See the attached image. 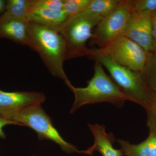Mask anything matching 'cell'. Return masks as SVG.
Instances as JSON below:
<instances>
[{
  "label": "cell",
  "instance_id": "cell-1",
  "mask_svg": "<svg viewBox=\"0 0 156 156\" xmlns=\"http://www.w3.org/2000/svg\"><path fill=\"white\" fill-rule=\"evenodd\" d=\"M28 22L32 50L38 53L51 74L64 81L72 91L74 87L63 69L66 48L61 34L58 30Z\"/></svg>",
  "mask_w": 156,
  "mask_h": 156
},
{
  "label": "cell",
  "instance_id": "cell-2",
  "mask_svg": "<svg viewBox=\"0 0 156 156\" xmlns=\"http://www.w3.org/2000/svg\"><path fill=\"white\" fill-rule=\"evenodd\" d=\"M86 56L106 68L113 80L122 89L128 100L141 105L146 110L149 108L152 92L148 87L142 72L117 64L94 48H89Z\"/></svg>",
  "mask_w": 156,
  "mask_h": 156
},
{
  "label": "cell",
  "instance_id": "cell-3",
  "mask_svg": "<svg viewBox=\"0 0 156 156\" xmlns=\"http://www.w3.org/2000/svg\"><path fill=\"white\" fill-rule=\"evenodd\" d=\"M103 67L95 62L94 75L87 81V87H73L72 91L74 94L75 100L70 113L86 105L105 102L120 107L128 100L122 89L104 71Z\"/></svg>",
  "mask_w": 156,
  "mask_h": 156
},
{
  "label": "cell",
  "instance_id": "cell-4",
  "mask_svg": "<svg viewBox=\"0 0 156 156\" xmlns=\"http://www.w3.org/2000/svg\"><path fill=\"white\" fill-rule=\"evenodd\" d=\"M103 17L79 13L68 18L58 30L66 45V60L86 56V43L92 38L93 29Z\"/></svg>",
  "mask_w": 156,
  "mask_h": 156
},
{
  "label": "cell",
  "instance_id": "cell-5",
  "mask_svg": "<svg viewBox=\"0 0 156 156\" xmlns=\"http://www.w3.org/2000/svg\"><path fill=\"white\" fill-rule=\"evenodd\" d=\"M41 105H33L23 110L13 121L20 126H27L36 132L40 140H49L57 144L63 151L68 154L81 153L76 147L63 139L52 120L42 108Z\"/></svg>",
  "mask_w": 156,
  "mask_h": 156
},
{
  "label": "cell",
  "instance_id": "cell-6",
  "mask_svg": "<svg viewBox=\"0 0 156 156\" xmlns=\"http://www.w3.org/2000/svg\"><path fill=\"white\" fill-rule=\"evenodd\" d=\"M133 12L132 0H121L117 8L98 24L90 44L103 48L122 35Z\"/></svg>",
  "mask_w": 156,
  "mask_h": 156
},
{
  "label": "cell",
  "instance_id": "cell-7",
  "mask_svg": "<svg viewBox=\"0 0 156 156\" xmlns=\"http://www.w3.org/2000/svg\"><path fill=\"white\" fill-rule=\"evenodd\" d=\"M117 64L142 72L147 53L139 45L124 36H121L102 48H94Z\"/></svg>",
  "mask_w": 156,
  "mask_h": 156
},
{
  "label": "cell",
  "instance_id": "cell-8",
  "mask_svg": "<svg viewBox=\"0 0 156 156\" xmlns=\"http://www.w3.org/2000/svg\"><path fill=\"white\" fill-rule=\"evenodd\" d=\"M45 100L46 96L42 92H5L0 90V116L14 121V118L23 110L41 105Z\"/></svg>",
  "mask_w": 156,
  "mask_h": 156
},
{
  "label": "cell",
  "instance_id": "cell-9",
  "mask_svg": "<svg viewBox=\"0 0 156 156\" xmlns=\"http://www.w3.org/2000/svg\"><path fill=\"white\" fill-rule=\"evenodd\" d=\"M152 14L133 12L122 35L139 45L147 53L152 52Z\"/></svg>",
  "mask_w": 156,
  "mask_h": 156
},
{
  "label": "cell",
  "instance_id": "cell-10",
  "mask_svg": "<svg viewBox=\"0 0 156 156\" xmlns=\"http://www.w3.org/2000/svg\"><path fill=\"white\" fill-rule=\"evenodd\" d=\"M2 37L28 46L32 50L29 34V22L27 19L0 17V38Z\"/></svg>",
  "mask_w": 156,
  "mask_h": 156
},
{
  "label": "cell",
  "instance_id": "cell-11",
  "mask_svg": "<svg viewBox=\"0 0 156 156\" xmlns=\"http://www.w3.org/2000/svg\"><path fill=\"white\" fill-rule=\"evenodd\" d=\"M90 131L94 137V143L87 150L81 151V153L92 155L95 151L100 153L102 156H123L122 150L115 149L113 147L115 136L112 133L105 132V126L98 124H88Z\"/></svg>",
  "mask_w": 156,
  "mask_h": 156
},
{
  "label": "cell",
  "instance_id": "cell-12",
  "mask_svg": "<svg viewBox=\"0 0 156 156\" xmlns=\"http://www.w3.org/2000/svg\"><path fill=\"white\" fill-rule=\"evenodd\" d=\"M63 10L53 11L38 7H32L27 17L28 22L58 30L67 19Z\"/></svg>",
  "mask_w": 156,
  "mask_h": 156
},
{
  "label": "cell",
  "instance_id": "cell-13",
  "mask_svg": "<svg viewBox=\"0 0 156 156\" xmlns=\"http://www.w3.org/2000/svg\"><path fill=\"white\" fill-rule=\"evenodd\" d=\"M148 128L150 131L148 136L139 144H132L127 140H117L123 156H156V126Z\"/></svg>",
  "mask_w": 156,
  "mask_h": 156
},
{
  "label": "cell",
  "instance_id": "cell-14",
  "mask_svg": "<svg viewBox=\"0 0 156 156\" xmlns=\"http://www.w3.org/2000/svg\"><path fill=\"white\" fill-rule=\"evenodd\" d=\"M32 7V0H8L5 11L0 17L27 19Z\"/></svg>",
  "mask_w": 156,
  "mask_h": 156
},
{
  "label": "cell",
  "instance_id": "cell-15",
  "mask_svg": "<svg viewBox=\"0 0 156 156\" xmlns=\"http://www.w3.org/2000/svg\"><path fill=\"white\" fill-rule=\"evenodd\" d=\"M121 0H92L89 7L80 13L98 15L103 17L112 12Z\"/></svg>",
  "mask_w": 156,
  "mask_h": 156
},
{
  "label": "cell",
  "instance_id": "cell-16",
  "mask_svg": "<svg viewBox=\"0 0 156 156\" xmlns=\"http://www.w3.org/2000/svg\"><path fill=\"white\" fill-rule=\"evenodd\" d=\"M142 73L151 91L156 92V51L147 53V59Z\"/></svg>",
  "mask_w": 156,
  "mask_h": 156
},
{
  "label": "cell",
  "instance_id": "cell-17",
  "mask_svg": "<svg viewBox=\"0 0 156 156\" xmlns=\"http://www.w3.org/2000/svg\"><path fill=\"white\" fill-rule=\"evenodd\" d=\"M92 1V0H64L63 11L69 18L87 9Z\"/></svg>",
  "mask_w": 156,
  "mask_h": 156
},
{
  "label": "cell",
  "instance_id": "cell-18",
  "mask_svg": "<svg viewBox=\"0 0 156 156\" xmlns=\"http://www.w3.org/2000/svg\"><path fill=\"white\" fill-rule=\"evenodd\" d=\"M133 11L136 13H156V0H132Z\"/></svg>",
  "mask_w": 156,
  "mask_h": 156
},
{
  "label": "cell",
  "instance_id": "cell-19",
  "mask_svg": "<svg viewBox=\"0 0 156 156\" xmlns=\"http://www.w3.org/2000/svg\"><path fill=\"white\" fill-rule=\"evenodd\" d=\"M64 0H32V7L61 11L63 10Z\"/></svg>",
  "mask_w": 156,
  "mask_h": 156
},
{
  "label": "cell",
  "instance_id": "cell-20",
  "mask_svg": "<svg viewBox=\"0 0 156 156\" xmlns=\"http://www.w3.org/2000/svg\"><path fill=\"white\" fill-rule=\"evenodd\" d=\"M146 111L147 115V127L156 126V92H152L150 106Z\"/></svg>",
  "mask_w": 156,
  "mask_h": 156
},
{
  "label": "cell",
  "instance_id": "cell-21",
  "mask_svg": "<svg viewBox=\"0 0 156 156\" xmlns=\"http://www.w3.org/2000/svg\"><path fill=\"white\" fill-rule=\"evenodd\" d=\"M152 52L156 51V13L152 15Z\"/></svg>",
  "mask_w": 156,
  "mask_h": 156
},
{
  "label": "cell",
  "instance_id": "cell-22",
  "mask_svg": "<svg viewBox=\"0 0 156 156\" xmlns=\"http://www.w3.org/2000/svg\"><path fill=\"white\" fill-rule=\"evenodd\" d=\"M9 125H16L20 126L19 124L16 122L5 119L0 116V138H3V139L5 138V134L3 131V128H4V126Z\"/></svg>",
  "mask_w": 156,
  "mask_h": 156
},
{
  "label": "cell",
  "instance_id": "cell-23",
  "mask_svg": "<svg viewBox=\"0 0 156 156\" xmlns=\"http://www.w3.org/2000/svg\"><path fill=\"white\" fill-rule=\"evenodd\" d=\"M7 1L0 0V14L4 12L5 9Z\"/></svg>",
  "mask_w": 156,
  "mask_h": 156
},
{
  "label": "cell",
  "instance_id": "cell-24",
  "mask_svg": "<svg viewBox=\"0 0 156 156\" xmlns=\"http://www.w3.org/2000/svg\"></svg>",
  "mask_w": 156,
  "mask_h": 156
}]
</instances>
